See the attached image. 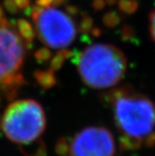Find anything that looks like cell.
<instances>
[{
	"mask_svg": "<svg viewBox=\"0 0 155 156\" xmlns=\"http://www.w3.org/2000/svg\"><path fill=\"white\" fill-rule=\"evenodd\" d=\"M102 98L111 110L122 151L155 145V103L150 97L122 86L104 93Z\"/></svg>",
	"mask_w": 155,
	"mask_h": 156,
	"instance_id": "cell-1",
	"label": "cell"
},
{
	"mask_svg": "<svg viewBox=\"0 0 155 156\" xmlns=\"http://www.w3.org/2000/svg\"><path fill=\"white\" fill-rule=\"evenodd\" d=\"M82 82L94 90H108L118 85L127 70L123 51L114 45L96 43L87 47L77 59Z\"/></svg>",
	"mask_w": 155,
	"mask_h": 156,
	"instance_id": "cell-2",
	"label": "cell"
},
{
	"mask_svg": "<svg viewBox=\"0 0 155 156\" xmlns=\"http://www.w3.org/2000/svg\"><path fill=\"white\" fill-rule=\"evenodd\" d=\"M46 116L42 106L33 99L11 103L2 117V128L8 138L17 144L36 142L44 133Z\"/></svg>",
	"mask_w": 155,
	"mask_h": 156,
	"instance_id": "cell-3",
	"label": "cell"
},
{
	"mask_svg": "<svg viewBox=\"0 0 155 156\" xmlns=\"http://www.w3.org/2000/svg\"><path fill=\"white\" fill-rule=\"evenodd\" d=\"M26 49L16 25L0 26V97L13 96L24 83L22 69Z\"/></svg>",
	"mask_w": 155,
	"mask_h": 156,
	"instance_id": "cell-4",
	"label": "cell"
},
{
	"mask_svg": "<svg viewBox=\"0 0 155 156\" xmlns=\"http://www.w3.org/2000/svg\"><path fill=\"white\" fill-rule=\"evenodd\" d=\"M31 17L39 40L49 49H66L77 35V26L66 12L56 8L32 7Z\"/></svg>",
	"mask_w": 155,
	"mask_h": 156,
	"instance_id": "cell-5",
	"label": "cell"
},
{
	"mask_svg": "<svg viewBox=\"0 0 155 156\" xmlns=\"http://www.w3.org/2000/svg\"><path fill=\"white\" fill-rule=\"evenodd\" d=\"M57 151L63 156H115L116 141L106 127L89 126L60 141Z\"/></svg>",
	"mask_w": 155,
	"mask_h": 156,
	"instance_id": "cell-6",
	"label": "cell"
},
{
	"mask_svg": "<svg viewBox=\"0 0 155 156\" xmlns=\"http://www.w3.org/2000/svg\"><path fill=\"white\" fill-rule=\"evenodd\" d=\"M16 29L21 37L24 40L27 48H31L32 42L36 36L35 29L32 24L25 19H19L16 23Z\"/></svg>",
	"mask_w": 155,
	"mask_h": 156,
	"instance_id": "cell-7",
	"label": "cell"
},
{
	"mask_svg": "<svg viewBox=\"0 0 155 156\" xmlns=\"http://www.w3.org/2000/svg\"><path fill=\"white\" fill-rule=\"evenodd\" d=\"M73 53L71 51H69L67 48L66 49H61L57 51L52 58H51V63H50V71L52 73L54 71H58V70L62 67L64 62L69 58Z\"/></svg>",
	"mask_w": 155,
	"mask_h": 156,
	"instance_id": "cell-8",
	"label": "cell"
},
{
	"mask_svg": "<svg viewBox=\"0 0 155 156\" xmlns=\"http://www.w3.org/2000/svg\"><path fill=\"white\" fill-rule=\"evenodd\" d=\"M122 17L115 10H109L104 14L102 18L103 24L107 28H115L121 23Z\"/></svg>",
	"mask_w": 155,
	"mask_h": 156,
	"instance_id": "cell-9",
	"label": "cell"
},
{
	"mask_svg": "<svg viewBox=\"0 0 155 156\" xmlns=\"http://www.w3.org/2000/svg\"><path fill=\"white\" fill-rule=\"evenodd\" d=\"M138 1L137 0H118L119 9L127 15H132L138 9Z\"/></svg>",
	"mask_w": 155,
	"mask_h": 156,
	"instance_id": "cell-10",
	"label": "cell"
},
{
	"mask_svg": "<svg viewBox=\"0 0 155 156\" xmlns=\"http://www.w3.org/2000/svg\"><path fill=\"white\" fill-rule=\"evenodd\" d=\"M93 27V19L88 13L81 14V19L78 26V30L82 34H88L91 33Z\"/></svg>",
	"mask_w": 155,
	"mask_h": 156,
	"instance_id": "cell-11",
	"label": "cell"
},
{
	"mask_svg": "<svg viewBox=\"0 0 155 156\" xmlns=\"http://www.w3.org/2000/svg\"><path fill=\"white\" fill-rule=\"evenodd\" d=\"M36 77L40 82L45 87H51L53 83H55V79L53 76V73L51 71H37Z\"/></svg>",
	"mask_w": 155,
	"mask_h": 156,
	"instance_id": "cell-12",
	"label": "cell"
},
{
	"mask_svg": "<svg viewBox=\"0 0 155 156\" xmlns=\"http://www.w3.org/2000/svg\"><path fill=\"white\" fill-rule=\"evenodd\" d=\"M121 38L123 41H132L135 37V30L130 24H123L120 30Z\"/></svg>",
	"mask_w": 155,
	"mask_h": 156,
	"instance_id": "cell-13",
	"label": "cell"
},
{
	"mask_svg": "<svg viewBox=\"0 0 155 156\" xmlns=\"http://www.w3.org/2000/svg\"><path fill=\"white\" fill-rule=\"evenodd\" d=\"M35 57L37 62L39 63H45L51 58V51L49 48L43 47L37 50L35 53Z\"/></svg>",
	"mask_w": 155,
	"mask_h": 156,
	"instance_id": "cell-14",
	"label": "cell"
},
{
	"mask_svg": "<svg viewBox=\"0 0 155 156\" xmlns=\"http://www.w3.org/2000/svg\"><path fill=\"white\" fill-rule=\"evenodd\" d=\"M65 2V0H36V5L40 8H57Z\"/></svg>",
	"mask_w": 155,
	"mask_h": 156,
	"instance_id": "cell-15",
	"label": "cell"
},
{
	"mask_svg": "<svg viewBox=\"0 0 155 156\" xmlns=\"http://www.w3.org/2000/svg\"><path fill=\"white\" fill-rule=\"evenodd\" d=\"M3 6L4 9L10 14H17L19 12V8L14 3L13 0H4Z\"/></svg>",
	"mask_w": 155,
	"mask_h": 156,
	"instance_id": "cell-16",
	"label": "cell"
},
{
	"mask_svg": "<svg viewBox=\"0 0 155 156\" xmlns=\"http://www.w3.org/2000/svg\"><path fill=\"white\" fill-rule=\"evenodd\" d=\"M149 21H150V25H149V29H150V35L151 39L155 43V9H153L149 16Z\"/></svg>",
	"mask_w": 155,
	"mask_h": 156,
	"instance_id": "cell-17",
	"label": "cell"
},
{
	"mask_svg": "<svg viewBox=\"0 0 155 156\" xmlns=\"http://www.w3.org/2000/svg\"><path fill=\"white\" fill-rule=\"evenodd\" d=\"M106 6H107L106 0H93L92 1V7L96 11L104 9Z\"/></svg>",
	"mask_w": 155,
	"mask_h": 156,
	"instance_id": "cell-18",
	"label": "cell"
},
{
	"mask_svg": "<svg viewBox=\"0 0 155 156\" xmlns=\"http://www.w3.org/2000/svg\"><path fill=\"white\" fill-rule=\"evenodd\" d=\"M65 12L69 16H78L79 14V9L78 7L74 5H66L65 6Z\"/></svg>",
	"mask_w": 155,
	"mask_h": 156,
	"instance_id": "cell-19",
	"label": "cell"
},
{
	"mask_svg": "<svg viewBox=\"0 0 155 156\" xmlns=\"http://www.w3.org/2000/svg\"><path fill=\"white\" fill-rule=\"evenodd\" d=\"M13 1L21 9H24L30 6V0H13Z\"/></svg>",
	"mask_w": 155,
	"mask_h": 156,
	"instance_id": "cell-20",
	"label": "cell"
},
{
	"mask_svg": "<svg viewBox=\"0 0 155 156\" xmlns=\"http://www.w3.org/2000/svg\"><path fill=\"white\" fill-rule=\"evenodd\" d=\"M9 23H10L9 22V20L5 16V13H4L2 6L0 5V26H6V25H9Z\"/></svg>",
	"mask_w": 155,
	"mask_h": 156,
	"instance_id": "cell-21",
	"label": "cell"
},
{
	"mask_svg": "<svg viewBox=\"0 0 155 156\" xmlns=\"http://www.w3.org/2000/svg\"><path fill=\"white\" fill-rule=\"evenodd\" d=\"M91 34H92L93 37H100L101 34H102V30L100 29L99 27H93V29H92V31H91Z\"/></svg>",
	"mask_w": 155,
	"mask_h": 156,
	"instance_id": "cell-22",
	"label": "cell"
},
{
	"mask_svg": "<svg viewBox=\"0 0 155 156\" xmlns=\"http://www.w3.org/2000/svg\"><path fill=\"white\" fill-rule=\"evenodd\" d=\"M118 2V0H106V3L107 6H114Z\"/></svg>",
	"mask_w": 155,
	"mask_h": 156,
	"instance_id": "cell-23",
	"label": "cell"
}]
</instances>
